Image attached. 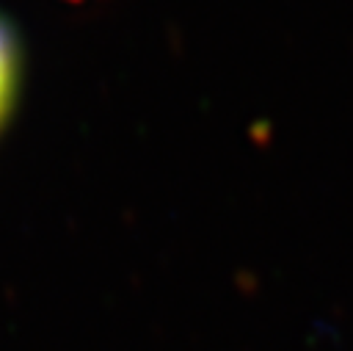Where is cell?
Wrapping results in <instances>:
<instances>
[{
  "instance_id": "6da1fadb",
  "label": "cell",
  "mask_w": 353,
  "mask_h": 351,
  "mask_svg": "<svg viewBox=\"0 0 353 351\" xmlns=\"http://www.w3.org/2000/svg\"><path fill=\"white\" fill-rule=\"evenodd\" d=\"M17 91V47L8 28L0 22V124L6 122Z\"/></svg>"
}]
</instances>
